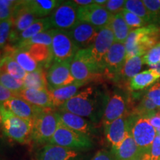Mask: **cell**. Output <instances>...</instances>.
Returning <instances> with one entry per match:
<instances>
[{"mask_svg": "<svg viewBox=\"0 0 160 160\" xmlns=\"http://www.w3.org/2000/svg\"><path fill=\"white\" fill-rule=\"evenodd\" d=\"M108 99L105 92L95 86H90L78 92L60 108L97 122L102 119Z\"/></svg>", "mask_w": 160, "mask_h": 160, "instance_id": "cell-1", "label": "cell"}, {"mask_svg": "<svg viewBox=\"0 0 160 160\" xmlns=\"http://www.w3.org/2000/svg\"><path fill=\"white\" fill-rule=\"evenodd\" d=\"M160 27L157 25H148L132 31L126 40V59L129 58L144 55L151 48L159 42Z\"/></svg>", "mask_w": 160, "mask_h": 160, "instance_id": "cell-2", "label": "cell"}, {"mask_svg": "<svg viewBox=\"0 0 160 160\" xmlns=\"http://www.w3.org/2000/svg\"><path fill=\"white\" fill-rule=\"evenodd\" d=\"M71 73L76 82L85 85L100 81L104 75L92 57L89 48L80 49L76 53L71 62Z\"/></svg>", "mask_w": 160, "mask_h": 160, "instance_id": "cell-3", "label": "cell"}, {"mask_svg": "<svg viewBox=\"0 0 160 160\" xmlns=\"http://www.w3.org/2000/svg\"><path fill=\"white\" fill-rule=\"evenodd\" d=\"M0 111L2 117L4 133L10 139L17 142L25 144L31 140L33 120L25 119L17 117L0 104Z\"/></svg>", "mask_w": 160, "mask_h": 160, "instance_id": "cell-4", "label": "cell"}, {"mask_svg": "<svg viewBox=\"0 0 160 160\" xmlns=\"http://www.w3.org/2000/svg\"><path fill=\"white\" fill-rule=\"evenodd\" d=\"M59 122L57 109H42L33 119L31 141L37 144L48 143L57 131Z\"/></svg>", "mask_w": 160, "mask_h": 160, "instance_id": "cell-5", "label": "cell"}, {"mask_svg": "<svg viewBox=\"0 0 160 160\" xmlns=\"http://www.w3.org/2000/svg\"><path fill=\"white\" fill-rule=\"evenodd\" d=\"M130 133L134 139L141 153H149L153 140L157 137V131L148 119L134 113L129 115Z\"/></svg>", "mask_w": 160, "mask_h": 160, "instance_id": "cell-6", "label": "cell"}, {"mask_svg": "<svg viewBox=\"0 0 160 160\" xmlns=\"http://www.w3.org/2000/svg\"><path fill=\"white\" fill-rule=\"evenodd\" d=\"M48 144L77 151L88 150L93 145L91 137L70 129L61 122Z\"/></svg>", "mask_w": 160, "mask_h": 160, "instance_id": "cell-7", "label": "cell"}, {"mask_svg": "<svg viewBox=\"0 0 160 160\" xmlns=\"http://www.w3.org/2000/svg\"><path fill=\"white\" fill-rule=\"evenodd\" d=\"M53 62L72 61L79 48L72 40L68 31L56 29L51 45Z\"/></svg>", "mask_w": 160, "mask_h": 160, "instance_id": "cell-8", "label": "cell"}, {"mask_svg": "<svg viewBox=\"0 0 160 160\" xmlns=\"http://www.w3.org/2000/svg\"><path fill=\"white\" fill-rule=\"evenodd\" d=\"M78 7L73 1L63 2L49 17L53 29L69 31L78 22Z\"/></svg>", "mask_w": 160, "mask_h": 160, "instance_id": "cell-9", "label": "cell"}, {"mask_svg": "<svg viewBox=\"0 0 160 160\" xmlns=\"http://www.w3.org/2000/svg\"><path fill=\"white\" fill-rule=\"evenodd\" d=\"M112 17L113 15L105 8L94 3L87 6L78 7V21L85 22L99 30L110 25Z\"/></svg>", "mask_w": 160, "mask_h": 160, "instance_id": "cell-10", "label": "cell"}, {"mask_svg": "<svg viewBox=\"0 0 160 160\" xmlns=\"http://www.w3.org/2000/svg\"><path fill=\"white\" fill-rule=\"evenodd\" d=\"M114 42L115 39L113 31L111 28L108 26L100 30L94 42L91 47L89 48L92 57L103 72V74L105 57Z\"/></svg>", "mask_w": 160, "mask_h": 160, "instance_id": "cell-11", "label": "cell"}, {"mask_svg": "<svg viewBox=\"0 0 160 160\" xmlns=\"http://www.w3.org/2000/svg\"><path fill=\"white\" fill-rule=\"evenodd\" d=\"M11 19L13 22V28L9 42L17 44L20 33L34 22L37 18L26 5L25 1H19L13 11Z\"/></svg>", "mask_w": 160, "mask_h": 160, "instance_id": "cell-12", "label": "cell"}, {"mask_svg": "<svg viewBox=\"0 0 160 160\" xmlns=\"http://www.w3.org/2000/svg\"><path fill=\"white\" fill-rule=\"evenodd\" d=\"M126 61L125 44L114 42L108 52L105 59L104 75L112 79H117Z\"/></svg>", "mask_w": 160, "mask_h": 160, "instance_id": "cell-13", "label": "cell"}, {"mask_svg": "<svg viewBox=\"0 0 160 160\" xmlns=\"http://www.w3.org/2000/svg\"><path fill=\"white\" fill-rule=\"evenodd\" d=\"M71 61L53 62L47 70L48 90L62 87L74 82L71 73Z\"/></svg>", "mask_w": 160, "mask_h": 160, "instance_id": "cell-14", "label": "cell"}, {"mask_svg": "<svg viewBox=\"0 0 160 160\" xmlns=\"http://www.w3.org/2000/svg\"><path fill=\"white\" fill-rule=\"evenodd\" d=\"M99 29L85 22L78 21L68 32L75 45L80 49L91 47L97 38Z\"/></svg>", "mask_w": 160, "mask_h": 160, "instance_id": "cell-15", "label": "cell"}, {"mask_svg": "<svg viewBox=\"0 0 160 160\" xmlns=\"http://www.w3.org/2000/svg\"><path fill=\"white\" fill-rule=\"evenodd\" d=\"M103 125L106 139L111 145V148H115L122 142L130 132L129 115L126 114Z\"/></svg>", "mask_w": 160, "mask_h": 160, "instance_id": "cell-16", "label": "cell"}, {"mask_svg": "<svg viewBox=\"0 0 160 160\" xmlns=\"http://www.w3.org/2000/svg\"><path fill=\"white\" fill-rule=\"evenodd\" d=\"M81 151L48 144L40 151L39 160H84Z\"/></svg>", "mask_w": 160, "mask_h": 160, "instance_id": "cell-17", "label": "cell"}, {"mask_svg": "<svg viewBox=\"0 0 160 160\" xmlns=\"http://www.w3.org/2000/svg\"><path fill=\"white\" fill-rule=\"evenodd\" d=\"M57 111L60 122L70 129L88 137L94 133V128L92 123L84 117L61 108H58Z\"/></svg>", "mask_w": 160, "mask_h": 160, "instance_id": "cell-18", "label": "cell"}, {"mask_svg": "<svg viewBox=\"0 0 160 160\" xmlns=\"http://www.w3.org/2000/svg\"><path fill=\"white\" fill-rule=\"evenodd\" d=\"M2 105L6 109L12 112L17 117L25 119L33 120L44 109L32 105L19 97L12 98L2 103Z\"/></svg>", "mask_w": 160, "mask_h": 160, "instance_id": "cell-19", "label": "cell"}, {"mask_svg": "<svg viewBox=\"0 0 160 160\" xmlns=\"http://www.w3.org/2000/svg\"><path fill=\"white\" fill-rule=\"evenodd\" d=\"M127 111V100L122 93H113L109 97L106 104L105 111L102 117L103 125L112 122L114 120L126 115Z\"/></svg>", "mask_w": 160, "mask_h": 160, "instance_id": "cell-20", "label": "cell"}, {"mask_svg": "<svg viewBox=\"0 0 160 160\" xmlns=\"http://www.w3.org/2000/svg\"><path fill=\"white\" fill-rule=\"evenodd\" d=\"M17 97L40 108H55L48 89L23 88L17 93Z\"/></svg>", "mask_w": 160, "mask_h": 160, "instance_id": "cell-21", "label": "cell"}, {"mask_svg": "<svg viewBox=\"0 0 160 160\" xmlns=\"http://www.w3.org/2000/svg\"><path fill=\"white\" fill-rule=\"evenodd\" d=\"M4 51H5V56H11L27 73H31L40 68H43L41 65H39L32 58L27 50L19 48L15 45L7 44L4 47Z\"/></svg>", "mask_w": 160, "mask_h": 160, "instance_id": "cell-22", "label": "cell"}, {"mask_svg": "<svg viewBox=\"0 0 160 160\" xmlns=\"http://www.w3.org/2000/svg\"><path fill=\"white\" fill-rule=\"evenodd\" d=\"M111 153L115 160H133L142 154L130 132L118 147L111 148Z\"/></svg>", "mask_w": 160, "mask_h": 160, "instance_id": "cell-23", "label": "cell"}, {"mask_svg": "<svg viewBox=\"0 0 160 160\" xmlns=\"http://www.w3.org/2000/svg\"><path fill=\"white\" fill-rule=\"evenodd\" d=\"M84 85H85L84 83L75 81L70 85L54 89H49L55 108H60L68 100L77 94L79 89Z\"/></svg>", "mask_w": 160, "mask_h": 160, "instance_id": "cell-24", "label": "cell"}, {"mask_svg": "<svg viewBox=\"0 0 160 160\" xmlns=\"http://www.w3.org/2000/svg\"><path fill=\"white\" fill-rule=\"evenodd\" d=\"M62 2L59 0H25V4L37 19L45 18Z\"/></svg>", "mask_w": 160, "mask_h": 160, "instance_id": "cell-25", "label": "cell"}, {"mask_svg": "<svg viewBox=\"0 0 160 160\" xmlns=\"http://www.w3.org/2000/svg\"><path fill=\"white\" fill-rule=\"evenodd\" d=\"M160 79V75L154 70L150 68L139 72L131 79L129 82L130 88L133 91H141L153 85Z\"/></svg>", "mask_w": 160, "mask_h": 160, "instance_id": "cell-26", "label": "cell"}, {"mask_svg": "<svg viewBox=\"0 0 160 160\" xmlns=\"http://www.w3.org/2000/svg\"><path fill=\"white\" fill-rule=\"evenodd\" d=\"M27 51L43 68L48 69L53 62L51 47L42 45H34L28 48Z\"/></svg>", "mask_w": 160, "mask_h": 160, "instance_id": "cell-27", "label": "cell"}, {"mask_svg": "<svg viewBox=\"0 0 160 160\" xmlns=\"http://www.w3.org/2000/svg\"><path fill=\"white\" fill-rule=\"evenodd\" d=\"M109 27L113 33L115 42L125 44L130 33L132 31L126 23L122 12L113 15Z\"/></svg>", "mask_w": 160, "mask_h": 160, "instance_id": "cell-28", "label": "cell"}, {"mask_svg": "<svg viewBox=\"0 0 160 160\" xmlns=\"http://www.w3.org/2000/svg\"><path fill=\"white\" fill-rule=\"evenodd\" d=\"M142 57L137 56L126 59L122 70L118 76L117 81L130 82L131 79L139 73L143 65Z\"/></svg>", "mask_w": 160, "mask_h": 160, "instance_id": "cell-29", "label": "cell"}, {"mask_svg": "<svg viewBox=\"0 0 160 160\" xmlns=\"http://www.w3.org/2000/svg\"><path fill=\"white\" fill-rule=\"evenodd\" d=\"M24 88L48 89L47 80V71L40 68L37 71L28 73L23 79Z\"/></svg>", "mask_w": 160, "mask_h": 160, "instance_id": "cell-30", "label": "cell"}, {"mask_svg": "<svg viewBox=\"0 0 160 160\" xmlns=\"http://www.w3.org/2000/svg\"><path fill=\"white\" fill-rule=\"evenodd\" d=\"M124 9L138 16L142 19H143L148 24V25H155L154 17L144 5L143 1L128 0L125 2Z\"/></svg>", "mask_w": 160, "mask_h": 160, "instance_id": "cell-31", "label": "cell"}, {"mask_svg": "<svg viewBox=\"0 0 160 160\" xmlns=\"http://www.w3.org/2000/svg\"><path fill=\"white\" fill-rule=\"evenodd\" d=\"M51 28L52 26L51 22H50L49 17L37 19L25 31H24L20 33L19 37H18L17 42L31 39V38L34 37L35 35L38 34V33H42V32L51 30Z\"/></svg>", "mask_w": 160, "mask_h": 160, "instance_id": "cell-32", "label": "cell"}, {"mask_svg": "<svg viewBox=\"0 0 160 160\" xmlns=\"http://www.w3.org/2000/svg\"><path fill=\"white\" fill-rule=\"evenodd\" d=\"M0 71L5 72L16 79L23 80L27 72L18 64L11 56L5 55L0 62Z\"/></svg>", "mask_w": 160, "mask_h": 160, "instance_id": "cell-33", "label": "cell"}, {"mask_svg": "<svg viewBox=\"0 0 160 160\" xmlns=\"http://www.w3.org/2000/svg\"><path fill=\"white\" fill-rule=\"evenodd\" d=\"M55 31L56 29H51L47 31L42 32V33H38L31 39L19 42L16 44L15 46L19 48L22 49H27L30 46L34 45H42L51 47Z\"/></svg>", "mask_w": 160, "mask_h": 160, "instance_id": "cell-34", "label": "cell"}, {"mask_svg": "<svg viewBox=\"0 0 160 160\" xmlns=\"http://www.w3.org/2000/svg\"><path fill=\"white\" fill-rule=\"evenodd\" d=\"M158 111H159V109L157 108L155 104L149 98L145 96L133 113L139 116V117H142L150 119L151 117L157 114Z\"/></svg>", "mask_w": 160, "mask_h": 160, "instance_id": "cell-35", "label": "cell"}, {"mask_svg": "<svg viewBox=\"0 0 160 160\" xmlns=\"http://www.w3.org/2000/svg\"><path fill=\"white\" fill-rule=\"evenodd\" d=\"M0 84L5 88L16 93L17 94L24 88L23 80L16 79L12 76L2 71H0Z\"/></svg>", "mask_w": 160, "mask_h": 160, "instance_id": "cell-36", "label": "cell"}, {"mask_svg": "<svg viewBox=\"0 0 160 160\" xmlns=\"http://www.w3.org/2000/svg\"><path fill=\"white\" fill-rule=\"evenodd\" d=\"M122 16L125 20L126 23L128 25V27L131 28V31L148 26V24L143 19H142L141 18L134 14V13H131V12L128 11L124 9L122 11Z\"/></svg>", "mask_w": 160, "mask_h": 160, "instance_id": "cell-37", "label": "cell"}, {"mask_svg": "<svg viewBox=\"0 0 160 160\" xmlns=\"http://www.w3.org/2000/svg\"><path fill=\"white\" fill-rule=\"evenodd\" d=\"M18 2L14 0H0V22L11 19Z\"/></svg>", "mask_w": 160, "mask_h": 160, "instance_id": "cell-38", "label": "cell"}, {"mask_svg": "<svg viewBox=\"0 0 160 160\" xmlns=\"http://www.w3.org/2000/svg\"><path fill=\"white\" fill-rule=\"evenodd\" d=\"M144 64L151 66L160 63V42L151 48L142 57Z\"/></svg>", "mask_w": 160, "mask_h": 160, "instance_id": "cell-39", "label": "cell"}, {"mask_svg": "<svg viewBox=\"0 0 160 160\" xmlns=\"http://www.w3.org/2000/svg\"><path fill=\"white\" fill-rule=\"evenodd\" d=\"M12 28H13V22L11 18L0 22V47H5L7 45L8 42H9Z\"/></svg>", "mask_w": 160, "mask_h": 160, "instance_id": "cell-40", "label": "cell"}, {"mask_svg": "<svg viewBox=\"0 0 160 160\" xmlns=\"http://www.w3.org/2000/svg\"><path fill=\"white\" fill-rule=\"evenodd\" d=\"M125 0H108L104 8L112 15L121 13L125 8Z\"/></svg>", "mask_w": 160, "mask_h": 160, "instance_id": "cell-41", "label": "cell"}, {"mask_svg": "<svg viewBox=\"0 0 160 160\" xmlns=\"http://www.w3.org/2000/svg\"><path fill=\"white\" fill-rule=\"evenodd\" d=\"M145 96L155 104L159 111H160V83L155 84L150 88Z\"/></svg>", "mask_w": 160, "mask_h": 160, "instance_id": "cell-42", "label": "cell"}, {"mask_svg": "<svg viewBox=\"0 0 160 160\" xmlns=\"http://www.w3.org/2000/svg\"><path fill=\"white\" fill-rule=\"evenodd\" d=\"M151 160H160V137L157 135L149 153Z\"/></svg>", "mask_w": 160, "mask_h": 160, "instance_id": "cell-43", "label": "cell"}, {"mask_svg": "<svg viewBox=\"0 0 160 160\" xmlns=\"http://www.w3.org/2000/svg\"><path fill=\"white\" fill-rule=\"evenodd\" d=\"M15 97H17V93L5 88L4 86L0 84V104L5 102L8 100L11 99Z\"/></svg>", "mask_w": 160, "mask_h": 160, "instance_id": "cell-44", "label": "cell"}, {"mask_svg": "<svg viewBox=\"0 0 160 160\" xmlns=\"http://www.w3.org/2000/svg\"><path fill=\"white\" fill-rule=\"evenodd\" d=\"M91 160H115V159L111 152L101 150L96 153Z\"/></svg>", "mask_w": 160, "mask_h": 160, "instance_id": "cell-45", "label": "cell"}, {"mask_svg": "<svg viewBox=\"0 0 160 160\" xmlns=\"http://www.w3.org/2000/svg\"><path fill=\"white\" fill-rule=\"evenodd\" d=\"M150 123L156 129V131L160 130V111L157 113V114L153 116L149 119Z\"/></svg>", "mask_w": 160, "mask_h": 160, "instance_id": "cell-46", "label": "cell"}, {"mask_svg": "<svg viewBox=\"0 0 160 160\" xmlns=\"http://www.w3.org/2000/svg\"><path fill=\"white\" fill-rule=\"evenodd\" d=\"M73 2L79 7H82V6H87L93 4L94 1L93 0H74Z\"/></svg>", "mask_w": 160, "mask_h": 160, "instance_id": "cell-47", "label": "cell"}, {"mask_svg": "<svg viewBox=\"0 0 160 160\" xmlns=\"http://www.w3.org/2000/svg\"><path fill=\"white\" fill-rule=\"evenodd\" d=\"M133 160H151L150 157L149 153H142L141 155L139 156L137 158H136Z\"/></svg>", "mask_w": 160, "mask_h": 160, "instance_id": "cell-48", "label": "cell"}, {"mask_svg": "<svg viewBox=\"0 0 160 160\" xmlns=\"http://www.w3.org/2000/svg\"><path fill=\"white\" fill-rule=\"evenodd\" d=\"M107 0H94V4H97V5L99 6H104L105 5V4L107 3Z\"/></svg>", "mask_w": 160, "mask_h": 160, "instance_id": "cell-49", "label": "cell"}, {"mask_svg": "<svg viewBox=\"0 0 160 160\" xmlns=\"http://www.w3.org/2000/svg\"><path fill=\"white\" fill-rule=\"evenodd\" d=\"M151 69L154 70L157 72L160 75V63L158 64V65H153V66H151Z\"/></svg>", "mask_w": 160, "mask_h": 160, "instance_id": "cell-50", "label": "cell"}, {"mask_svg": "<svg viewBox=\"0 0 160 160\" xmlns=\"http://www.w3.org/2000/svg\"><path fill=\"white\" fill-rule=\"evenodd\" d=\"M4 56H5V51H4V47L2 48L0 47V62H2V60L4 58Z\"/></svg>", "mask_w": 160, "mask_h": 160, "instance_id": "cell-51", "label": "cell"}, {"mask_svg": "<svg viewBox=\"0 0 160 160\" xmlns=\"http://www.w3.org/2000/svg\"><path fill=\"white\" fill-rule=\"evenodd\" d=\"M2 128V117L1 111H0V129Z\"/></svg>", "mask_w": 160, "mask_h": 160, "instance_id": "cell-52", "label": "cell"}, {"mask_svg": "<svg viewBox=\"0 0 160 160\" xmlns=\"http://www.w3.org/2000/svg\"><path fill=\"white\" fill-rule=\"evenodd\" d=\"M157 134L160 137V130H158V131H157Z\"/></svg>", "mask_w": 160, "mask_h": 160, "instance_id": "cell-53", "label": "cell"}]
</instances>
